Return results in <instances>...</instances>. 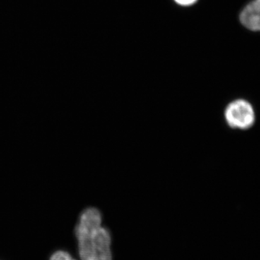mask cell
Masks as SVG:
<instances>
[{
  "instance_id": "5b68a950",
  "label": "cell",
  "mask_w": 260,
  "mask_h": 260,
  "mask_svg": "<svg viewBox=\"0 0 260 260\" xmlns=\"http://www.w3.org/2000/svg\"><path fill=\"white\" fill-rule=\"evenodd\" d=\"M174 1L181 6H189L194 4L198 0H174Z\"/></svg>"
},
{
  "instance_id": "3957f363",
  "label": "cell",
  "mask_w": 260,
  "mask_h": 260,
  "mask_svg": "<svg viewBox=\"0 0 260 260\" xmlns=\"http://www.w3.org/2000/svg\"><path fill=\"white\" fill-rule=\"evenodd\" d=\"M240 20L249 30L260 31V0H254L243 10Z\"/></svg>"
},
{
  "instance_id": "7a4b0ae2",
  "label": "cell",
  "mask_w": 260,
  "mask_h": 260,
  "mask_svg": "<svg viewBox=\"0 0 260 260\" xmlns=\"http://www.w3.org/2000/svg\"><path fill=\"white\" fill-rule=\"evenodd\" d=\"M224 116L228 125L235 129H249L255 120L251 104L242 99L230 103L225 108Z\"/></svg>"
},
{
  "instance_id": "6da1fadb",
  "label": "cell",
  "mask_w": 260,
  "mask_h": 260,
  "mask_svg": "<svg viewBox=\"0 0 260 260\" xmlns=\"http://www.w3.org/2000/svg\"><path fill=\"white\" fill-rule=\"evenodd\" d=\"M80 260H112L110 232L103 225L102 212L85 208L75 228Z\"/></svg>"
},
{
  "instance_id": "277c9868",
  "label": "cell",
  "mask_w": 260,
  "mask_h": 260,
  "mask_svg": "<svg viewBox=\"0 0 260 260\" xmlns=\"http://www.w3.org/2000/svg\"><path fill=\"white\" fill-rule=\"evenodd\" d=\"M49 260H77L73 258L68 251L58 250L53 253Z\"/></svg>"
}]
</instances>
